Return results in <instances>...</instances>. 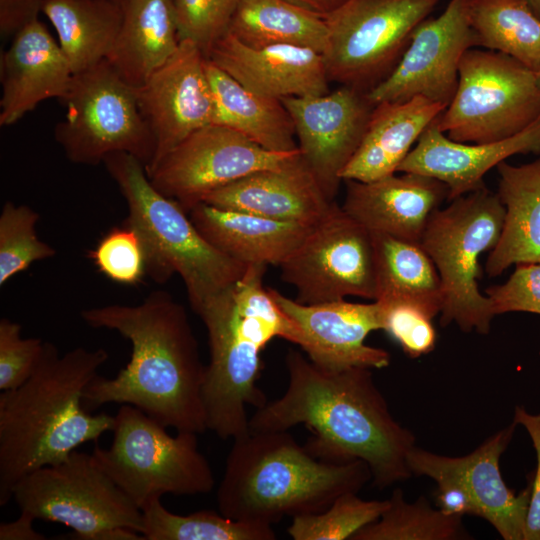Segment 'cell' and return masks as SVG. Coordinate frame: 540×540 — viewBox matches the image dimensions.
<instances>
[{
  "label": "cell",
  "instance_id": "obj_44",
  "mask_svg": "<svg viewBox=\"0 0 540 540\" xmlns=\"http://www.w3.org/2000/svg\"><path fill=\"white\" fill-rule=\"evenodd\" d=\"M38 0H0V31L3 36L14 35L31 20L38 18Z\"/></svg>",
  "mask_w": 540,
  "mask_h": 540
},
{
  "label": "cell",
  "instance_id": "obj_12",
  "mask_svg": "<svg viewBox=\"0 0 540 540\" xmlns=\"http://www.w3.org/2000/svg\"><path fill=\"white\" fill-rule=\"evenodd\" d=\"M438 0H346L324 17L322 53L330 81L367 93L405 52L416 27Z\"/></svg>",
  "mask_w": 540,
  "mask_h": 540
},
{
  "label": "cell",
  "instance_id": "obj_32",
  "mask_svg": "<svg viewBox=\"0 0 540 540\" xmlns=\"http://www.w3.org/2000/svg\"><path fill=\"white\" fill-rule=\"evenodd\" d=\"M228 33L253 48L293 45L323 53L325 19L285 0H240Z\"/></svg>",
  "mask_w": 540,
  "mask_h": 540
},
{
  "label": "cell",
  "instance_id": "obj_27",
  "mask_svg": "<svg viewBox=\"0 0 540 540\" xmlns=\"http://www.w3.org/2000/svg\"><path fill=\"white\" fill-rule=\"evenodd\" d=\"M516 424L494 433L473 452L449 457L460 475L477 510L505 540H524L532 480L519 495L505 484L499 460L508 446Z\"/></svg>",
  "mask_w": 540,
  "mask_h": 540
},
{
  "label": "cell",
  "instance_id": "obj_39",
  "mask_svg": "<svg viewBox=\"0 0 540 540\" xmlns=\"http://www.w3.org/2000/svg\"><path fill=\"white\" fill-rule=\"evenodd\" d=\"M239 1L172 0L181 40H191L207 57L227 33Z\"/></svg>",
  "mask_w": 540,
  "mask_h": 540
},
{
  "label": "cell",
  "instance_id": "obj_15",
  "mask_svg": "<svg viewBox=\"0 0 540 540\" xmlns=\"http://www.w3.org/2000/svg\"><path fill=\"white\" fill-rule=\"evenodd\" d=\"M469 3L450 0L438 17L426 18L416 27L392 72L366 93L373 105L415 96L449 105L457 89L461 60L477 45Z\"/></svg>",
  "mask_w": 540,
  "mask_h": 540
},
{
  "label": "cell",
  "instance_id": "obj_4",
  "mask_svg": "<svg viewBox=\"0 0 540 540\" xmlns=\"http://www.w3.org/2000/svg\"><path fill=\"white\" fill-rule=\"evenodd\" d=\"M266 269L249 264L240 279L194 311L208 334L202 392L207 429L223 440L247 434V407L267 403L257 385L265 347L276 337L301 342L300 329L263 284Z\"/></svg>",
  "mask_w": 540,
  "mask_h": 540
},
{
  "label": "cell",
  "instance_id": "obj_18",
  "mask_svg": "<svg viewBox=\"0 0 540 540\" xmlns=\"http://www.w3.org/2000/svg\"><path fill=\"white\" fill-rule=\"evenodd\" d=\"M268 289L300 329L299 347L318 367L341 371L354 367L382 369L390 364L386 350L365 343L372 331L381 330L376 301L353 303L343 299L307 305Z\"/></svg>",
  "mask_w": 540,
  "mask_h": 540
},
{
  "label": "cell",
  "instance_id": "obj_35",
  "mask_svg": "<svg viewBox=\"0 0 540 540\" xmlns=\"http://www.w3.org/2000/svg\"><path fill=\"white\" fill-rule=\"evenodd\" d=\"M389 505L374 522L356 532L350 540H462L472 536L465 529L462 517L433 508L424 496L406 502L397 488L388 499Z\"/></svg>",
  "mask_w": 540,
  "mask_h": 540
},
{
  "label": "cell",
  "instance_id": "obj_43",
  "mask_svg": "<svg viewBox=\"0 0 540 540\" xmlns=\"http://www.w3.org/2000/svg\"><path fill=\"white\" fill-rule=\"evenodd\" d=\"M513 423L526 429L536 452L537 467L532 480L524 540H540V413L531 414L523 407L517 406Z\"/></svg>",
  "mask_w": 540,
  "mask_h": 540
},
{
  "label": "cell",
  "instance_id": "obj_9",
  "mask_svg": "<svg viewBox=\"0 0 540 540\" xmlns=\"http://www.w3.org/2000/svg\"><path fill=\"white\" fill-rule=\"evenodd\" d=\"M63 120L54 138L75 164L98 165L116 152L136 157L147 170L155 157L154 137L139 109L136 88L105 59L74 74L62 100Z\"/></svg>",
  "mask_w": 540,
  "mask_h": 540
},
{
  "label": "cell",
  "instance_id": "obj_46",
  "mask_svg": "<svg viewBox=\"0 0 540 540\" xmlns=\"http://www.w3.org/2000/svg\"><path fill=\"white\" fill-rule=\"evenodd\" d=\"M321 17L327 16L346 0H285Z\"/></svg>",
  "mask_w": 540,
  "mask_h": 540
},
{
  "label": "cell",
  "instance_id": "obj_14",
  "mask_svg": "<svg viewBox=\"0 0 540 540\" xmlns=\"http://www.w3.org/2000/svg\"><path fill=\"white\" fill-rule=\"evenodd\" d=\"M264 149L243 134L210 124L190 134L148 172L153 187L185 212L211 191L257 171L280 168L300 155Z\"/></svg>",
  "mask_w": 540,
  "mask_h": 540
},
{
  "label": "cell",
  "instance_id": "obj_26",
  "mask_svg": "<svg viewBox=\"0 0 540 540\" xmlns=\"http://www.w3.org/2000/svg\"><path fill=\"white\" fill-rule=\"evenodd\" d=\"M123 19L107 61L130 86H141L179 48L172 0H122Z\"/></svg>",
  "mask_w": 540,
  "mask_h": 540
},
{
  "label": "cell",
  "instance_id": "obj_30",
  "mask_svg": "<svg viewBox=\"0 0 540 540\" xmlns=\"http://www.w3.org/2000/svg\"><path fill=\"white\" fill-rule=\"evenodd\" d=\"M40 12L54 27L74 74L107 59L117 39L122 0H42Z\"/></svg>",
  "mask_w": 540,
  "mask_h": 540
},
{
  "label": "cell",
  "instance_id": "obj_36",
  "mask_svg": "<svg viewBox=\"0 0 540 540\" xmlns=\"http://www.w3.org/2000/svg\"><path fill=\"white\" fill-rule=\"evenodd\" d=\"M389 500H363L356 492L338 496L325 510L293 517L287 528L294 540H344L376 521Z\"/></svg>",
  "mask_w": 540,
  "mask_h": 540
},
{
  "label": "cell",
  "instance_id": "obj_22",
  "mask_svg": "<svg viewBox=\"0 0 540 540\" xmlns=\"http://www.w3.org/2000/svg\"><path fill=\"white\" fill-rule=\"evenodd\" d=\"M527 153H540V118L517 135L488 143L453 141L434 120L397 172L418 173L443 182L451 201L484 187V175L507 158Z\"/></svg>",
  "mask_w": 540,
  "mask_h": 540
},
{
  "label": "cell",
  "instance_id": "obj_47",
  "mask_svg": "<svg viewBox=\"0 0 540 540\" xmlns=\"http://www.w3.org/2000/svg\"><path fill=\"white\" fill-rule=\"evenodd\" d=\"M533 12L540 18V0H527Z\"/></svg>",
  "mask_w": 540,
  "mask_h": 540
},
{
  "label": "cell",
  "instance_id": "obj_23",
  "mask_svg": "<svg viewBox=\"0 0 540 540\" xmlns=\"http://www.w3.org/2000/svg\"><path fill=\"white\" fill-rule=\"evenodd\" d=\"M202 202L262 217L316 225L329 201L301 153L288 164L257 171L208 193Z\"/></svg>",
  "mask_w": 540,
  "mask_h": 540
},
{
  "label": "cell",
  "instance_id": "obj_20",
  "mask_svg": "<svg viewBox=\"0 0 540 540\" xmlns=\"http://www.w3.org/2000/svg\"><path fill=\"white\" fill-rule=\"evenodd\" d=\"M0 126H10L42 101L63 100L74 73L44 24L35 18L20 28L1 54Z\"/></svg>",
  "mask_w": 540,
  "mask_h": 540
},
{
  "label": "cell",
  "instance_id": "obj_24",
  "mask_svg": "<svg viewBox=\"0 0 540 540\" xmlns=\"http://www.w3.org/2000/svg\"><path fill=\"white\" fill-rule=\"evenodd\" d=\"M446 105L423 96L374 105L363 139L341 174L343 181H375L397 173L424 130Z\"/></svg>",
  "mask_w": 540,
  "mask_h": 540
},
{
  "label": "cell",
  "instance_id": "obj_33",
  "mask_svg": "<svg viewBox=\"0 0 540 540\" xmlns=\"http://www.w3.org/2000/svg\"><path fill=\"white\" fill-rule=\"evenodd\" d=\"M469 21L477 45L540 69V18L527 0H470Z\"/></svg>",
  "mask_w": 540,
  "mask_h": 540
},
{
  "label": "cell",
  "instance_id": "obj_42",
  "mask_svg": "<svg viewBox=\"0 0 540 540\" xmlns=\"http://www.w3.org/2000/svg\"><path fill=\"white\" fill-rule=\"evenodd\" d=\"M515 266L506 282L485 289L494 314L527 312L540 315V262H523Z\"/></svg>",
  "mask_w": 540,
  "mask_h": 540
},
{
  "label": "cell",
  "instance_id": "obj_48",
  "mask_svg": "<svg viewBox=\"0 0 540 540\" xmlns=\"http://www.w3.org/2000/svg\"><path fill=\"white\" fill-rule=\"evenodd\" d=\"M536 73V79H537V84L540 88V69L538 71L535 72Z\"/></svg>",
  "mask_w": 540,
  "mask_h": 540
},
{
  "label": "cell",
  "instance_id": "obj_25",
  "mask_svg": "<svg viewBox=\"0 0 540 540\" xmlns=\"http://www.w3.org/2000/svg\"><path fill=\"white\" fill-rule=\"evenodd\" d=\"M188 215L212 246L246 265L280 266L313 227L218 208L204 202L195 205Z\"/></svg>",
  "mask_w": 540,
  "mask_h": 540
},
{
  "label": "cell",
  "instance_id": "obj_45",
  "mask_svg": "<svg viewBox=\"0 0 540 540\" xmlns=\"http://www.w3.org/2000/svg\"><path fill=\"white\" fill-rule=\"evenodd\" d=\"M35 519L20 512L19 517L10 522H1L0 540H44L46 537L33 528Z\"/></svg>",
  "mask_w": 540,
  "mask_h": 540
},
{
  "label": "cell",
  "instance_id": "obj_2",
  "mask_svg": "<svg viewBox=\"0 0 540 540\" xmlns=\"http://www.w3.org/2000/svg\"><path fill=\"white\" fill-rule=\"evenodd\" d=\"M95 329L118 332L131 343V357L114 378L96 376L83 393L88 411L108 403L132 405L167 428L202 434L206 365L185 307L169 292H151L138 305L83 309Z\"/></svg>",
  "mask_w": 540,
  "mask_h": 540
},
{
  "label": "cell",
  "instance_id": "obj_6",
  "mask_svg": "<svg viewBox=\"0 0 540 540\" xmlns=\"http://www.w3.org/2000/svg\"><path fill=\"white\" fill-rule=\"evenodd\" d=\"M103 165L127 203L124 223L139 235L147 274L154 281L164 283L178 274L195 311L244 275L248 265L212 246L188 213L153 187L145 166L136 157L116 152L108 155Z\"/></svg>",
  "mask_w": 540,
  "mask_h": 540
},
{
  "label": "cell",
  "instance_id": "obj_3",
  "mask_svg": "<svg viewBox=\"0 0 540 540\" xmlns=\"http://www.w3.org/2000/svg\"><path fill=\"white\" fill-rule=\"evenodd\" d=\"M104 348L76 347L60 355L45 341L40 362L21 386L0 393V506L31 472L58 464L82 444L112 431L115 417L90 414L86 387L108 361Z\"/></svg>",
  "mask_w": 540,
  "mask_h": 540
},
{
  "label": "cell",
  "instance_id": "obj_40",
  "mask_svg": "<svg viewBox=\"0 0 540 540\" xmlns=\"http://www.w3.org/2000/svg\"><path fill=\"white\" fill-rule=\"evenodd\" d=\"M384 330L410 358L430 353L436 344L433 318L420 308L403 302L374 300Z\"/></svg>",
  "mask_w": 540,
  "mask_h": 540
},
{
  "label": "cell",
  "instance_id": "obj_34",
  "mask_svg": "<svg viewBox=\"0 0 540 540\" xmlns=\"http://www.w3.org/2000/svg\"><path fill=\"white\" fill-rule=\"evenodd\" d=\"M144 540H274L272 525L233 520L212 510L177 515L161 499L142 509Z\"/></svg>",
  "mask_w": 540,
  "mask_h": 540
},
{
  "label": "cell",
  "instance_id": "obj_16",
  "mask_svg": "<svg viewBox=\"0 0 540 540\" xmlns=\"http://www.w3.org/2000/svg\"><path fill=\"white\" fill-rule=\"evenodd\" d=\"M294 123L298 148L329 201L356 153L374 105L366 93L342 85L319 96L281 99Z\"/></svg>",
  "mask_w": 540,
  "mask_h": 540
},
{
  "label": "cell",
  "instance_id": "obj_31",
  "mask_svg": "<svg viewBox=\"0 0 540 540\" xmlns=\"http://www.w3.org/2000/svg\"><path fill=\"white\" fill-rule=\"evenodd\" d=\"M376 299L414 305L430 317L441 313L443 288L437 268L420 243L371 232Z\"/></svg>",
  "mask_w": 540,
  "mask_h": 540
},
{
  "label": "cell",
  "instance_id": "obj_19",
  "mask_svg": "<svg viewBox=\"0 0 540 540\" xmlns=\"http://www.w3.org/2000/svg\"><path fill=\"white\" fill-rule=\"evenodd\" d=\"M207 58L246 89L266 97L281 100L330 91L323 55L310 48H253L227 32L213 45Z\"/></svg>",
  "mask_w": 540,
  "mask_h": 540
},
{
  "label": "cell",
  "instance_id": "obj_11",
  "mask_svg": "<svg viewBox=\"0 0 540 540\" xmlns=\"http://www.w3.org/2000/svg\"><path fill=\"white\" fill-rule=\"evenodd\" d=\"M12 499L35 520L61 523L72 531L56 539L89 540L105 529L142 532V511L113 482L93 454L75 450L67 459L19 480Z\"/></svg>",
  "mask_w": 540,
  "mask_h": 540
},
{
  "label": "cell",
  "instance_id": "obj_41",
  "mask_svg": "<svg viewBox=\"0 0 540 540\" xmlns=\"http://www.w3.org/2000/svg\"><path fill=\"white\" fill-rule=\"evenodd\" d=\"M39 338L22 336V326L0 319V390L21 386L37 368L44 350Z\"/></svg>",
  "mask_w": 540,
  "mask_h": 540
},
{
  "label": "cell",
  "instance_id": "obj_7",
  "mask_svg": "<svg viewBox=\"0 0 540 540\" xmlns=\"http://www.w3.org/2000/svg\"><path fill=\"white\" fill-rule=\"evenodd\" d=\"M504 213L498 194L484 186L430 216L420 245L441 278V326L455 323L464 332L489 333L495 314L488 296L479 290V258L496 246Z\"/></svg>",
  "mask_w": 540,
  "mask_h": 540
},
{
  "label": "cell",
  "instance_id": "obj_8",
  "mask_svg": "<svg viewBox=\"0 0 540 540\" xmlns=\"http://www.w3.org/2000/svg\"><path fill=\"white\" fill-rule=\"evenodd\" d=\"M114 417L111 445H96L92 454L140 510L165 494L192 496L214 488V473L199 450L198 434L178 431L172 436L167 427L129 404Z\"/></svg>",
  "mask_w": 540,
  "mask_h": 540
},
{
  "label": "cell",
  "instance_id": "obj_38",
  "mask_svg": "<svg viewBox=\"0 0 540 540\" xmlns=\"http://www.w3.org/2000/svg\"><path fill=\"white\" fill-rule=\"evenodd\" d=\"M91 258L102 274L120 284L135 285L147 273L142 241L137 232L124 222L102 237L91 251Z\"/></svg>",
  "mask_w": 540,
  "mask_h": 540
},
{
  "label": "cell",
  "instance_id": "obj_29",
  "mask_svg": "<svg viewBox=\"0 0 540 540\" xmlns=\"http://www.w3.org/2000/svg\"><path fill=\"white\" fill-rule=\"evenodd\" d=\"M206 73L215 106L213 124L231 128L269 151L298 149L293 120L280 99L246 89L208 58Z\"/></svg>",
  "mask_w": 540,
  "mask_h": 540
},
{
  "label": "cell",
  "instance_id": "obj_10",
  "mask_svg": "<svg viewBox=\"0 0 540 540\" xmlns=\"http://www.w3.org/2000/svg\"><path fill=\"white\" fill-rule=\"evenodd\" d=\"M539 118L535 71L504 53L469 49L455 95L435 123L453 141L488 143L517 135Z\"/></svg>",
  "mask_w": 540,
  "mask_h": 540
},
{
  "label": "cell",
  "instance_id": "obj_5",
  "mask_svg": "<svg viewBox=\"0 0 540 540\" xmlns=\"http://www.w3.org/2000/svg\"><path fill=\"white\" fill-rule=\"evenodd\" d=\"M369 480L371 470L362 460L325 461L287 431H249L233 439L217 504L230 519L272 525L285 516L321 512Z\"/></svg>",
  "mask_w": 540,
  "mask_h": 540
},
{
  "label": "cell",
  "instance_id": "obj_17",
  "mask_svg": "<svg viewBox=\"0 0 540 540\" xmlns=\"http://www.w3.org/2000/svg\"><path fill=\"white\" fill-rule=\"evenodd\" d=\"M206 60L194 42L182 39L173 56L136 88L139 109L156 145L146 172L190 134L213 124L215 106Z\"/></svg>",
  "mask_w": 540,
  "mask_h": 540
},
{
  "label": "cell",
  "instance_id": "obj_37",
  "mask_svg": "<svg viewBox=\"0 0 540 540\" xmlns=\"http://www.w3.org/2000/svg\"><path fill=\"white\" fill-rule=\"evenodd\" d=\"M39 218L27 205L4 203L0 213V287L34 262L56 255V250L37 235Z\"/></svg>",
  "mask_w": 540,
  "mask_h": 540
},
{
  "label": "cell",
  "instance_id": "obj_28",
  "mask_svg": "<svg viewBox=\"0 0 540 540\" xmlns=\"http://www.w3.org/2000/svg\"><path fill=\"white\" fill-rule=\"evenodd\" d=\"M497 170V194L505 213L499 240L485 264L491 277L511 265L540 262V158L522 165L503 161Z\"/></svg>",
  "mask_w": 540,
  "mask_h": 540
},
{
  "label": "cell",
  "instance_id": "obj_1",
  "mask_svg": "<svg viewBox=\"0 0 540 540\" xmlns=\"http://www.w3.org/2000/svg\"><path fill=\"white\" fill-rule=\"evenodd\" d=\"M285 364V393L257 408L249 418L250 431L303 425L311 432L304 447L313 456L330 462L362 460L379 489L411 477L406 459L415 436L393 418L371 369L325 370L293 349Z\"/></svg>",
  "mask_w": 540,
  "mask_h": 540
},
{
  "label": "cell",
  "instance_id": "obj_13",
  "mask_svg": "<svg viewBox=\"0 0 540 540\" xmlns=\"http://www.w3.org/2000/svg\"><path fill=\"white\" fill-rule=\"evenodd\" d=\"M295 300L313 305L356 296L376 299L371 232L334 201L298 248L279 266Z\"/></svg>",
  "mask_w": 540,
  "mask_h": 540
},
{
  "label": "cell",
  "instance_id": "obj_21",
  "mask_svg": "<svg viewBox=\"0 0 540 540\" xmlns=\"http://www.w3.org/2000/svg\"><path fill=\"white\" fill-rule=\"evenodd\" d=\"M401 173L370 182L345 180L341 207L370 232L420 243L430 216L448 200L449 191L435 178Z\"/></svg>",
  "mask_w": 540,
  "mask_h": 540
},
{
  "label": "cell",
  "instance_id": "obj_49",
  "mask_svg": "<svg viewBox=\"0 0 540 540\" xmlns=\"http://www.w3.org/2000/svg\"><path fill=\"white\" fill-rule=\"evenodd\" d=\"M38 1L40 2V5H41L42 0H38Z\"/></svg>",
  "mask_w": 540,
  "mask_h": 540
}]
</instances>
